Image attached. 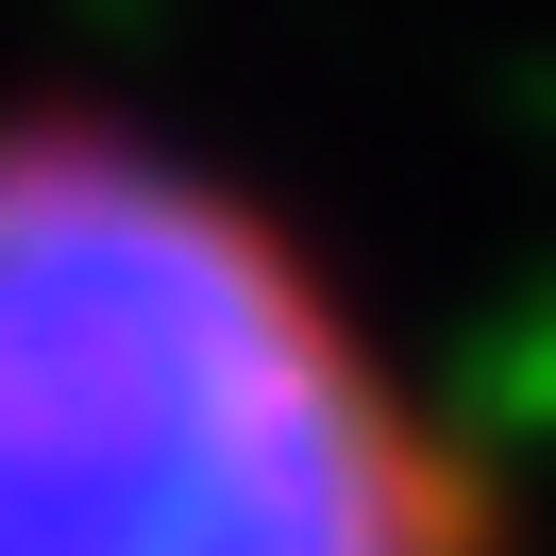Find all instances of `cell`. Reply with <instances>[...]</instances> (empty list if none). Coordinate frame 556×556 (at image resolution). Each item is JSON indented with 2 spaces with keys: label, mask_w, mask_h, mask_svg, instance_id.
Returning a JSON list of instances; mask_svg holds the SVG:
<instances>
[{
  "label": "cell",
  "mask_w": 556,
  "mask_h": 556,
  "mask_svg": "<svg viewBox=\"0 0 556 556\" xmlns=\"http://www.w3.org/2000/svg\"><path fill=\"white\" fill-rule=\"evenodd\" d=\"M0 556H506L338 237L136 102H0Z\"/></svg>",
  "instance_id": "cell-1"
}]
</instances>
